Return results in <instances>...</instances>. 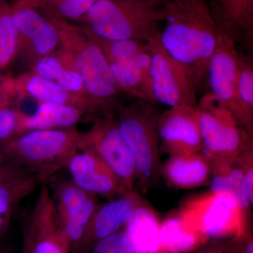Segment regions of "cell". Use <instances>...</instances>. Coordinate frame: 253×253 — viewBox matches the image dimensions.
<instances>
[{"label": "cell", "instance_id": "27", "mask_svg": "<svg viewBox=\"0 0 253 253\" xmlns=\"http://www.w3.org/2000/svg\"><path fill=\"white\" fill-rule=\"evenodd\" d=\"M18 53V36L13 21L12 9L0 0V67H7Z\"/></svg>", "mask_w": 253, "mask_h": 253}, {"label": "cell", "instance_id": "35", "mask_svg": "<svg viewBox=\"0 0 253 253\" xmlns=\"http://www.w3.org/2000/svg\"><path fill=\"white\" fill-rule=\"evenodd\" d=\"M26 174H30L23 170L21 168L10 164V163H6V164L0 166V183L17 177V176L26 175Z\"/></svg>", "mask_w": 253, "mask_h": 253}, {"label": "cell", "instance_id": "25", "mask_svg": "<svg viewBox=\"0 0 253 253\" xmlns=\"http://www.w3.org/2000/svg\"><path fill=\"white\" fill-rule=\"evenodd\" d=\"M33 71L42 77L56 83L68 92L74 94L82 92L85 95L80 75L68 67L58 56L51 54L36 60Z\"/></svg>", "mask_w": 253, "mask_h": 253}, {"label": "cell", "instance_id": "39", "mask_svg": "<svg viewBox=\"0 0 253 253\" xmlns=\"http://www.w3.org/2000/svg\"><path fill=\"white\" fill-rule=\"evenodd\" d=\"M150 1H157V2H162V0H150Z\"/></svg>", "mask_w": 253, "mask_h": 253}, {"label": "cell", "instance_id": "14", "mask_svg": "<svg viewBox=\"0 0 253 253\" xmlns=\"http://www.w3.org/2000/svg\"><path fill=\"white\" fill-rule=\"evenodd\" d=\"M66 168L71 180L89 194L112 200L128 192L112 169L91 151H78Z\"/></svg>", "mask_w": 253, "mask_h": 253}, {"label": "cell", "instance_id": "17", "mask_svg": "<svg viewBox=\"0 0 253 253\" xmlns=\"http://www.w3.org/2000/svg\"><path fill=\"white\" fill-rule=\"evenodd\" d=\"M204 154L207 156L211 166V179L208 185L210 191L229 194L235 199L244 225L249 230L253 205L248 196L244 174L237 156L221 157L205 153Z\"/></svg>", "mask_w": 253, "mask_h": 253}, {"label": "cell", "instance_id": "28", "mask_svg": "<svg viewBox=\"0 0 253 253\" xmlns=\"http://www.w3.org/2000/svg\"><path fill=\"white\" fill-rule=\"evenodd\" d=\"M12 95L7 79L4 90L0 93V144L21 134L24 114L15 107Z\"/></svg>", "mask_w": 253, "mask_h": 253}, {"label": "cell", "instance_id": "23", "mask_svg": "<svg viewBox=\"0 0 253 253\" xmlns=\"http://www.w3.org/2000/svg\"><path fill=\"white\" fill-rule=\"evenodd\" d=\"M161 222L154 210L144 202L136 210L123 229L143 251L148 253H161Z\"/></svg>", "mask_w": 253, "mask_h": 253}, {"label": "cell", "instance_id": "15", "mask_svg": "<svg viewBox=\"0 0 253 253\" xmlns=\"http://www.w3.org/2000/svg\"><path fill=\"white\" fill-rule=\"evenodd\" d=\"M144 200L134 190L98 206L76 253H87L101 240L122 230Z\"/></svg>", "mask_w": 253, "mask_h": 253}, {"label": "cell", "instance_id": "36", "mask_svg": "<svg viewBox=\"0 0 253 253\" xmlns=\"http://www.w3.org/2000/svg\"><path fill=\"white\" fill-rule=\"evenodd\" d=\"M253 253V239L252 234H250L246 239V245H245L244 253Z\"/></svg>", "mask_w": 253, "mask_h": 253}, {"label": "cell", "instance_id": "16", "mask_svg": "<svg viewBox=\"0 0 253 253\" xmlns=\"http://www.w3.org/2000/svg\"><path fill=\"white\" fill-rule=\"evenodd\" d=\"M208 8L219 34L252 46L253 0H207Z\"/></svg>", "mask_w": 253, "mask_h": 253}, {"label": "cell", "instance_id": "6", "mask_svg": "<svg viewBox=\"0 0 253 253\" xmlns=\"http://www.w3.org/2000/svg\"><path fill=\"white\" fill-rule=\"evenodd\" d=\"M186 227L208 240L247 236L241 211L229 194L209 191L186 200L178 209Z\"/></svg>", "mask_w": 253, "mask_h": 253}, {"label": "cell", "instance_id": "13", "mask_svg": "<svg viewBox=\"0 0 253 253\" xmlns=\"http://www.w3.org/2000/svg\"><path fill=\"white\" fill-rule=\"evenodd\" d=\"M157 126L161 151L168 156L202 151L198 107L169 108L159 115Z\"/></svg>", "mask_w": 253, "mask_h": 253}, {"label": "cell", "instance_id": "43", "mask_svg": "<svg viewBox=\"0 0 253 253\" xmlns=\"http://www.w3.org/2000/svg\"><path fill=\"white\" fill-rule=\"evenodd\" d=\"M162 1H163V0H162Z\"/></svg>", "mask_w": 253, "mask_h": 253}, {"label": "cell", "instance_id": "22", "mask_svg": "<svg viewBox=\"0 0 253 253\" xmlns=\"http://www.w3.org/2000/svg\"><path fill=\"white\" fill-rule=\"evenodd\" d=\"M159 238L161 253L193 252L208 241L186 227L178 210L169 213L161 221Z\"/></svg>", "mask_w": 253, "mask_h": 253}, {"label": "cell", "instance_id": "18", "mask_svg": "<svg viewBox=\"0 0 253 253\" xmlns=\"http://www.w3.org/2000/svg\"><path fill=\"white\" fill-rule=\"evenodd\" d=\"M161 174L169 186L190 189L209 185L211 166L203 151L169 156L161 165Z\"/></svg>", "mask_w": 253, "mask_h": 253}, {"label": "cell", "instance_id": "1", "mask_svg": "<svg viewBox=\"0 0 253 253\" xmlns=\"http://www.w3.org/2000/svg\"><path fill=\"white\" fill-rule=\"evenodd\" d=\"M165 49L192 73L196 86L208 78V66L219 33L207 0H163Z\"/></svg>", "mask_w": 253, "mask_h": 253}, {"label": "cell", "instance_id": "3", "mask_svg": "<svg viewBox=\"0 0 253 253\" xmlns=\"http://www.w3.org/2000/svg\"><path fill=\"white\" fill-rule=\"evenodd\" d=\"M162 2L150 0H96L82 21L91 36L108 41L148 43L159 36Z\"/></svg>", "mask_w": 253, "mask_h": 253}, {"label": "cell", "instance_id": "2", "mask_svg": "<svg viewBox=\"0 0 253 253\" xmlns=\"http://www.w3.org/2000/svg\"><path fill=\"white\" fill-rule=\"evenodd\" d=\"M56 20L61 47L59 57L81 76L84 94L94 113L101 116L114 114L121 107L117 101L121 91L104 53L84 28Z\"/></svg>", "mask_w": 253, "mask_h": 253}, {"label": "cell", "instance_id": "38", "mask_svg": "<svg viewBox=\"0 0 253 253\" xmlns=\"http://www.w3.org/2000/svg\"><path fill=\"white\" fill-rule=\"evenodd\" d=\"M6 163H8L6 162L5 161L4 156H2L1 153L0 152V166H3V165L6 164Z\"/></svg>", "mask_w": 253, "mask_h": 253}, {"label": "cell", "instance_id": "10", "mask_svg": "<svg viewBox=\"0 0 253 253\" xmlns=\"http://www.w3.org/2000/svg\"><path fill=\"white\" fill-rule=\"evenodd\" d=\"M79 148L80 151L97 155L117 175L126 191L134 190L135 168L118 131L114 114L99 116L89 130L81 132Z\"/></svg>", "mask_w": 253, "mask_h": 253}, {"label": "cell", "instance_id": "21", "mask_svg": "<svg viewBox=\"0 0 253 253\" xmlns=\"http://www.w3.org/2000/svg\"><path fill=\"white\" fill-rule=\"evenodd\" d=\"M86 113L84 110L70 105L41 103L34 113L23 116L21 134L39 129L73 128Z\"/></svg>", "mask_w": 253, "mask_h": 253}, {"label": "cell", "instance_id": "41", "mask_svg": "<svg viewBox=\"0 0 253 253\" xmlns=\"http://www.w3.org/2000/svg\"><path fill=\"white\" fill-rule=\"evenodd\" d=\"M1 68L0 67V72H1ZM3 78H4L1 77V73H0V81H1V80L3 79Z\"/></svg>", "mask_w": 253, "mask_h": 253}, {"label": "cell", "instance_id": "29", "mask_svg": "<svg viewBox=\"0 0 253 253\" xmlns=\"http://www.w3.org/2000/svg\"><path fill=\"white\" fill-rule=\"evenodd\" d=\"M91 37L109 63L131 59L149 50L148 43L135 41H108L95 38L93 36Z\"/></svg>", "mask_w": 253, "mask_h": 253}, {"label": "cell", "instance_id": "30", "mask_svg": "<svg viewBox=\"0 0 253 253\" xmlns=\"http://www.w3.org/2000/svg\"><path fill=\"white\" fill-rule=\"evenodd\" d=\"M96 0H36L43 9L66 21L81 20Z\"/></svg>", "mask_w": 253, "mask_h": 253}, {"label": "cell", "instance_id": "20", "mask_svg": "<svg viewBox=\"0 0 253 253\" xmlns=\"http://www.w3.org/2000/svg\"><path fill=\"white\" fill-rule=\"evenodd\" d=\"M11 86L13 92L26 93L41 103L70 105L93 113L86 96H75L77 94L65 91L56 83L35 73L21 76L16 81L11 80Z\"/></svg>", "mask_w": 253, "mask_h": 253}, {"label": "cell", "instance_id": "37", "mask_svg": "<svg viewBox=\"0 0 253 253\" xmlns=\"http://www.w3.org/2000/svg\"><path fill=\"white\" fill-rule=\"evenodd\" d=\"M6 79L7 78H3L1 81H0V93L4 90L5 86H6Z\"/></svg>", "mask_w": 253, "mask_h": 253}, {"label": "cell", "instance_id": "19", "mask_svg": "<svg viewBox=\"0 0 253 253\" xmlns=\"http://www.w3.org/2000/svg\"><path fill=\"white\" fill-rule=\"evenodd\" d=\"M109 64L120 91L137 99L156 104L151 80L149 48L147 51L131 59Z\"/></svg>", "mask_w": 253, "mask_h": 253}, {"label": "cell", "instance_id": "9", "mask_svg": "<svg viewBox=\"0 0 253 253\" xmlns=\"http://www.w3.org/2000/svg\"><path fill=\"white\" fill-rule=\"evenodd\" d=\"M23 219L22 253H70L47 182Z\"/></svg>", "mask_w": 253, "mask_h": 253}, {"label": "cell", "instance_id": "12", "mask_svg": "<svg viewBox=\"0 0 253 253\" xmlns=\"http://www.w3.org/2000/svg\"><path fill=\"white\" fill-rule=\"evenodd\" d=\"M11 9L18 36V51L26 46L36 61L52 54L59 47L57 20L36 0H16Z\"/></svg>", "mask_w": 253, "mask_h": 253}, {"label": "cell", "instance_id": "8", "mask_svg": "<svg viewBox=\"0 0 253 253\" xmlns=\"http://www.w3.org/2000/svg\"><path fill=\"white\" fill-rule=\"evenodd\" d=\"M159 36L148 42L156 102L170 108L179 106L198 107L197 86L192 73L165 49L160 42Z\"/></svg>", "mask_w": 253, "mask_h": 253}, {"label": "cell", "instance_id": "40", "mask_svg": "<svg viewBox=\"0 0 253 253\" xmlns=\"http://www.w3.org/2000/svg\"><path fill=\"white\" fill-rule=\"evenodd\" d=\"M6 249H0V253H4Z\"/></svg>", "mask_w": 253, "mask_h": 253}, {"label": "cell", "instance_id": "4", "mask_svg": "<svg viewBox=\"0 0 253 253\" xmlns=\"http://www.w3.org/2000/svg\"><path fill=\"white\" fill-rule=\"evenodd\" d=\"M80 136L74 127L29 131L0 144V152L6 163L47 182L80 151Z\"/></svg>", "mask_w": 253, "mask_h": 253}, {"label": "cell", "instance_id": "5", "mask_svg": "<svg viewBox=\"0 0 253 253\" xmlns=\"http://www.w3.org/2000/svg\"><path fill=\"white\" fill-rule=\"evenodd\" d=\"M159 115L154 103L137 99L120 108L116 118L118 131L134 162L136 181L143 192L155 186L161 176Z\"/></svg>", "mask_w": 253, "mask_h": 253}, {"label": "cell", "instance_id": "32", "mask_svg": "<svg viewBox=\"0 0 253 253\" xmlns=\"http://www.w3.org/2000/svg\"><path fill=\"white\" fill-rule=\"evenodd\" d=\"M87 253H148L131 240L124 229L101 240Z\"/></svg>", "mask_w": 253, "mask_h": 253}, {"label": "cell", "instance_id": "7", "mask_svg": "<svg viewBox=\"0 0 253 253\" xmlns=\"http://www.w3.org/2000/svg\"><path fill=\"white\" fill-rule=\"evenodd\" d=\"M239 51L226 37L219 34L217 46L208 66V78L213 96L236 122L253 136V113L240 100L238 93Z\"/></svg>", "mask_w": 253, "mask_h": 253}, {"label": "cell", "instance_id": "33", "mask_svg": "<svg viewBox=\"0 0 253 253\" xmlns=\"http://www.w3.org/2000/svg\"><path fill=\"white\" fill-rule=\"evenodd\" d=\"M234 236L229 239L208 240L193 253H243L248 236Z\"/></svg>", "mask_w": 253, "mask_h": 253}, {"label": "cell", "instance_id": "26", "mask_svg": "<svg viewBox=\"0 0 253 253\" xmlns=\"http://www.w3.org/2000/svg\"><path fill=\"white\" fill-rule=\"evenodd\" d=\"M56 186L53 197L61 224L81 209L91 194L82 189L71 179L61 181Z\"/></svg>", "mask_w": 253, "mask_h": 253}, {"label": "cell", "instance_id": "11", "mask_svg": "<svg viewBox=\"0 0 253 253\" xmlns=\"http://www.w3.org/2000/svg\"><path fill=\"white\" fill-rule=\"evenodd\" d=\"M198 116L205 154L235 157L253 138L227 110L219 106L214 107L208 97L198 106Z\"/></svg>", "mask_w": 253, "mask_h": 253}, {"label": "cell", "instance_id": "24", "mask_svg": "<svg viewBox=\"0 0 253 253\" xmlns=\"http://www.w3.org/2000/svg\"><path fill=\"white\" fill-rule=\"evenodd\" d=\"M36 176L26 174L0 183V239L7 231L18 204L41 184Z\"/></svg>", "mask_w": 253, "mask_h": 253}, {"label": "cell", "instance_id": "34", "mask_svg": "<svg viewBox=\"0 0 253 253\" xmlns=\"http://www.w3.org/2000/svg\"><path fill=\"white\" fill-rule=\"evenodd\" d=\"M237 158L244 174L250 202L253 205V138L246 143Z\"/></svg>", "mask_w": 253, "mask_h": 253}, {"label": "cell", "instance_id": "42", "mask_svg": "<svg viewBox=\"0 0 253 253\" xmlns=\"http://www.w3.org/2000/svg\"><path fill=\"white\" fill-rule=\"evenodd\" d=\"M4 253H10L9 252V251H7V250H6V252H5Z\"/></svg>", "mask_w": 253, "mask_h": 253}, {"label": "cell", "instance_id": "31", "mask_svg": "<svg viewBox=\"0 0 253 253\" xmlns=\"http://www.w3.org/2000/svg\"><path fill=\"white\" fill-rule=\"evenodd\" d=\"M238 93L241 103L249 112L253 113V56L239 51Z\"/></svg>", "mask_w": 253, "mask_h": 253}]
</instances>
